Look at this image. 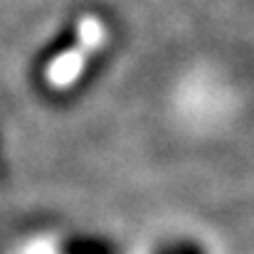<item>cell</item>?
<instances>
[{"label":"cell","instance_id":"6da1fadb","mask_svg":"<svg viewBox=\"0 0 254 254\" xmlns=\"http://www.w3.org/2000/svg\"><path fill=\"white\" fill-rule=\"evenodd\" d=\"M109 40V30L104 25L101 17L96 15H84L77 22V42L60 52L45 69V79L47 84L57 91H64L69 86L77 84V79L82 77V72L89 64V57L94 52H99Z\"/></svg>","mask_w":254,"mask_h":254}]
</instances>
